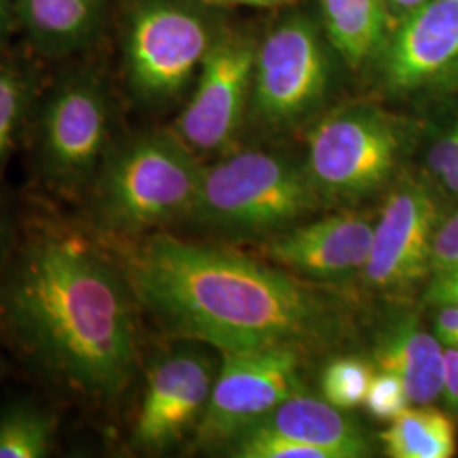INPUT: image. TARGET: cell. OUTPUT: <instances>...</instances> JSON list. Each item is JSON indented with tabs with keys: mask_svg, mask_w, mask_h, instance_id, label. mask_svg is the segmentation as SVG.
<instances>
[{
	"mask_svg": "<svg viewBox=\"0 0 458 458\" xmlns=\"http://www.w3.org/2000/svg\"><path fill=\"white\" fill-rule=\"evenodd\" d=\"M96 238L56 221L17 236L0 272V333L36 376L113 406L138 370V301Z\"/></svg>",
	"mask_w": 458,
	"mask_h": 458,
	"instance_id": "1",
	"label": "cell"
},
{
	"mask_svg": "<svg viewBox=\"0 0 458 458\" xmlns=\"http://www.w3.org/2000/svg\"><path fill=\"white\" fill-rule=\"evenodd\" d=\"M123 245L140 310L174 340L219 353L287 346L304 355L344 335L342 306L277 265L168 233Z\"/></svg>",
	"mask_w": 458,
	"mask_h": 458,
	"instance_id": "2",
	"label": "cell"
},
{
	"mask_svg": "<svg viewBox=\"0 0 458 458\" xmlns=\"http://www.w3.org/2000/svg\"><path fill=\"white\" fill-rule=\"evenodd\" d=\"M202 165L174 131L147 132L109 148L82 199L92 233L132 242L185 219Z\"/></svg>",
	"mask_w": 458,
	"mask_h": 458,
	"instance_id": "3",
	"label": "cell"
},
{
	"mask_svg": "<svg viewBox=\"0 0 458 458\" xmlns=\"http://www.w3.org/2000/svg\"><path fill=\"white\" fill-rule=\"evenodd\" d=\"M323 204L306 168L263 151H242L202 166L183 221L229 240L272 238Z\"/></svg>",
	"mask_w": 458,
	"mask_h": 458,
	"instance_id": "4",
	"label": "cell"
},
{
	"mask_svg": "<svg viewBox=\"0 0 458 458\" xmlns=\"http://www.w3.org/2000/svg\"><path fill=\"white\" fill-rule=\"evenodd\" d=\"M113 131V98L96 66L65 70L43 89L28 136L33 172L51 196L82 202L98 175Z\"/></svg>",
	"mask_w": 458,
	"mask_h": 458,
	"instance_id": "5",
	"label": "cell"
},
{
	"mask_svg": "<svg viewBox=\"0 0 458 458\" xmlns=\"http://www.w3.org/2000/svg\"><path fill=\"white\" fill-rule=\"evenodd\" d=\"M197 0H138L126 21L123 56L134 98L165 104L179 98L213 45Z\"/></svg>",
	"mask_w": 458,
	"mask_h": 458,
	"instance_id": "6",
	"label": "cell"
},
{
	"mask_svg": "<svg viewBox=\"0 0 458 458\" xmlns=\"http://www.w3.org/2000/svg\"><path fill=\"white\" fill-rule=\"evenodd\" d=\"M401 153L403 134L394 119L372 107H352L312 130L306 172L323 200L359 202L393 179Z\"/></svg>",
	"mask_w": 458,
	"mask_h": 458,
	"instance_id": "7",
	"label": "cell"
},
{
	"mask_svg": "<svg viewBox=\"0 0 458 458\" xmlns=\"http://www.w3.org/2000/svg\"><path fill=\"white\" fill-rule=\"evenodd\" d=\"M221 365L194 433L199 450L228 446L280 403L302 389V353L287 346L221 353Z\"/></svg>",
	"mask_w": 458,
	"mask_h": 458,
	"instance_id": "8",
	"label": "cell"
},
{
	"mask_svg": "<svg viewBox=\"0 0 458 458\" xmlns=\"http://www.w3.org/2000/svg\"><path fill=\"white\" fill-rule=\"evenodd\" d=\"M440 204L425 182H397L376 219L372 248L361 272L367 287L382 294H401L431 276Z\"/></svg>",
	"mask_w": 458,
	"mask_h": 458,
	"instance_id": "9",
	"label": "cell"
},
{
	"mask_svg": "<svg viewBox=\"0 0 458 458\" xmlns=\"http://www.w3.org/2000/svg\"><path fill=\"white\" fill-rule=\"evenodd\" d=\"M216 374L213 359L191 344L177 346L153 361L132 428V448L164 454L194 435Z\"/></svg>",
	"mask_w": 458,
	"mask_h": 458,
	"instance_id": "10",
	"label": "cell"
},
{
	"mask_svg": "<svg viewBox=\"0 0 458 458\" xmlns=\"http://www.w3.org/2000/svg\"><path fill=\"white\" fill-rule=\"evenodd\" d=\"M257 49L251 39L238 34L214 36L194 94L172 130L196 155L217 151L234 138L253 83Z\"/></svg>",
	"mask_w": 458,
	"mask_h": 458,
	"instance_id": "11",
	"label": "cell"
},
{
	"mask_svg": "<svg viewBox=\"0 0 458 458\" xmlns=\"http://www.w3.org/2000/svg\"><path fill=\"white\" fill-rule=\"evenodd\" d=\"M327 60L311 24L293 19L267 36L257 49L253 106L272 124L291 123L321 100L327 85Z\"/></svg>",
	"mask_w": 458,
	"mask_h": 458,
	"instance_id": "12",
	"label": "cell"
},
{
	"mask_svg": "<svg viewBox=\"0 0 458 458\" xmlns=\"http://www.w3.org/2000/svg\"><path fill=\"white\" fill-rule=\"evenodd\" d=\"M376 219L357 211L294 225L263 246L265 257L295 277L344 282L361 276L372 248Z\"/></svg>",
	"mask_w": 458,
	"mask_h": 458,
	"instance_id": "13",
	"label": "cell"
},
{
	"mask_svg": "<svg viewBox=\"0 0 458 458\" xmlns=\"http://www.w3.org/2000/svg\"><path fill=\"white\" fill-rule=\"evenodd\" d=\"M458 58V0H428L401 22L386 51V82L411 90Z\"/></svg>",
	"mask_w": 458,
	"mask_h": 458,
	"instance_id": "14",
	"label": "cell"
},
{
	"mask_svg": "<svg viewBox=\"0 0 458 458\" xmlns=\"http://www.w3.org/2000/svg\"><path fill=\"white\" fill-rule=\"evenodd\" d=\"M374 365L401 378L411 404H431L442 397L445 346L414 314H404L377 336Z\"/></svg>",
	"mask_w": 458,
	"mask_h": 458,
	"instance_id": "15",
	"label": "cell"
},
{
	"mask_svg": "<svg viewBox=\"0 0 458 458\" xmlns=\"http://www.w3.org/2000/svg\"><path fill=\"white\" fill-rule=\"evenodd\" d=\"M255 425L312 446L327 458L372 455V446L359 426L327 399L314 397L304 389L280 403Z\"/></svg>",
	"mask_w": 458,
	"mask_h": 458,
	"instance_id": "16",
	"label": "cell"
},
{
	"mask_svg": "<svg viewBox=\"0 0 458 458\" xmlns=\"http://www.w3.org/2000/svg\"><path fill=\"white\" fill-rule=\"evenodd\" d=\"M109 0H14L17 24L41 56L66 58L90 48Z\"/></svg>",
	"mask_w": 458,
	"mask_h": 458,
	"instance_id": "17",
	"label": "cell"
},
{
	"mask_svg": "<svg viewBox=\"0 0 458 458\" xmlns=\"http://www.w3.org/2000/svg\"><path fill=\"white\" fill-rule=\"evenodd\" d=\"M329 39L352 68H360L384 45L391 11L386 0H321Z\"/></svg>",
	"mask_w": 458,
	"mask_h": 458,
	"instance_id": "18",
	"label": "cell"
},
{
	"mask_svg": "<svg viewBox=\"0 0 458 458\" xmlns=\"http://www.w3.org/2000/svg\"><path fill=\"white\" fill-rule=\"evenodd\" d=\"M380 442L387 457L452 458L458 448L457 425L448 412L416 404L394 418Z\"/></svg>",
	"mask_w": 458,
	"mask_h": 458,
	"instance_id": "19",
	"label": "cell"
},
{
	"mask_svg": "<svg viewBox=\"0 0 458 458\" xmlns=\"http://www.w3.org/2000/svg\"><path fill=\"white\" fill-rule=\"evenodd\" d=\"M43 89L41 77L30 62L0 56V179L30 132Z\"/></svg>",
	"mask_w": 458,
	"mask_h": 458,
	"instance_id": "20",
	"label": "cell"
},
{
	"mask_svg": "<svg viewBox=\"0 0 458 458\" xmlns=\"http://www.w3.org/2000/svg\"><path fill=\"white\" fill-rule=\"evenodd\" d=\"M58 431L55 412L30 401L0 411V458L48 457Z\"/></svg>",
	"mask_w": 458,
	"mask_h": 458,
	"instance_id": "21",
	"label": "cell"
},
{
	"mask_svg": "<svg viewBox=\"0 0 458 458\" xmlns=\"http://www.w3.org/2000/svg\"><path fill=\"white\" fill-rule=\"evenodd\" d=\"M374 377V365L355 355L327 361L321 374V391L329 404L348 411L361 406Z\"/></svg>",
	"mask_w": 458,
	"mask_h": 458,
	"instance_id": "22",
	"label": "cell"
},
{
	"mask_svg": "<svg viewBox=\"0 0 458 458\" xmlns=\"http://www.w3.org/2000/svg\"><path fill=\"white\" fill-rule=\"evenodd\" d=\"M410 395L401 378L391 372L380 370L374 374L363 406L380 421H393L406 408H410Z\"/></svg>",
	"mask_w": 458,
	"mask_h": 458,
	"instance_id": "23",
	"label": "cell"
},
{
	"mask_svg": "<svg viewBox=\"0 0 458 458\" xmlns=\"http://www.w3.org/2000/svg\"><path fill=\"white\" fill-rule=\"evenodd\" d=\"M458 265V211L440 221L431 253V276Z\"/></svg>",
	"mask_w": 458,
	"mask_h": 458,
	"instance_id": "24",
	"label": "cell"
},
{
	"mask_svg": "<svg viewBox=\"0 0 458 458\" xmlns=\"http://www.w3.org/2000/svg\"><path fill=\"white\" fill-rule=\"evenodd\" d=\"M458 166V123L442 136L428 153V168L437 177L442 179Z\"/></svg>",
	"mask_w": 458,
	"mask_h": 458,
	"instance_id": "25",
	"label": "cell"
},
{
	"mask_svg": "<svg viewBox=\"0 0 458 458\" xmlns=\"http://www.w3.org/2000/svg\"><path fill=\"white\" fill-rule=\"evenodd\" d=\"M423 302L428 306L458 308V270L433 274L426 285Z\"/></svg>",
	"mask_w": 458,
	"mask_h": 458,
	"instance_id": "26",
	"label": "cell"
},
{
	"mask_svg": "<svg viewBox=\"0 0 458 458\" xmlns=\"http://www.w3.org/2000/svg\"><path fill=\"white\" fill-rule=\"evenodd\" d=\"M19 233L16 231L14 211L9 202V197L0 191V272L9 260Z\"/></svg>",
	"mask_w": 458,
	"mask_h": 458,
	"instance_id": "27",
	"label": "cell"
},
{
	"mask_svg": "<svg viewBox=\"0 0 458 458\" xmlns=\"http://www.w3.org/2000/svg\"><path fill=\"white\" fill-rule=\"evenodd\" d=\"M433 335L445 348H454L458 340V308L442 306L435 316Z\"/></svg>",
	"mask_w": 458,
	"mask_h": 458,
	"instance_id": "28",
	"label": "cell"
},
{
	"mask_svg": "<svg viewBox=\"0 0 458 458\" xmlns=\"http://www.w3.org/2000/svg\"><path fill=\"white\" fill-rule=\"evenodd\" d=\"M445 387L442 397L448 408L458 412V350L445 348Z\"/></svg>",
	"mask_w": 458,
	"mask_h": 458,
	"instance_id": "29",
	"label": "cell"
},
{
	"mask_svg": "<svg viewBox=\"0 0 458 458\" xmlns=\"http://www.w3.org/2000/svg\"><path fill=\"white\" fill-rule=\"evenodd\" d=\"M14 24H17L14 0H0V56H4Z\"/></svg>",
	"mask_w": 458,
	"mask_h": 458,
	"instance_id": "30",
	"label": "cell"
},
{
	"mask_svg": "<svg viewBox=\"0 0 458 458\" xmlns=\"http://www.w3.org/2000/svg\"><path fill=\"white\" fill-rule=\"evenodd\" d=\"M204 5H214V7H223V5H253V7H276L282 4H289L294 0H200Z\"/></svg>",
	"mask_w": 458,
	"mask_h": 458,
	"instance_id": "31",
	"label": "cell"
},
{
	"mask_svg": "<svg viewBox=\"0 0 458 458\" xmlns=\"http://www.w3.org/2000/svg\"><path fill=\"white\" fill-rule=\"evenodd\" d=\"M428 0H386L389 11H391V16L393 13H399L401 17L410 14L411 11L418 9L420 5H423Z\"/></svg>",
	"mask_w": 458,
	"mask_h": 458,
	"instance_id": "32",
	"label": "cell"
},
{
	"mask_svg": "<svg viewBox=\"0 0 458 458\" xmlns=\"http://www.w3.org/2000/svg\"><path fill=\"white\" fill-rule=\"evenodd\" d=\"M440 182H442L443 187H445L448 192L458 196V166L457 168H454L450 174H446L445 177H442Z\"/></svg>",
	"mask_w": 458,
	"mask_h": 458,
	"instance_id": "33",
	"label": "cell"
},
{
	"mask_svg": "<svg viewBox=\"0 0 458 458\" xmlns=\"http://www.w3.org/2000/svg\"><path fill=\"white\" fill-rule=\"evenodd\" d=\"M2 372H4V363H2V357H0V376H2Z\"/></svg>",
	"mask_w": 458,
	"mask_h": 458,
	"instance_id": "34",
	"label": "cell"
},
{
	"mask_svg": "<svg viewBox=\"0 0 458 458\" xmlns=\"http://www.w3.org/2000/svg\"><path fill=\"white\" fill-rule=\"evenodd\" d=\"M454 350H458V340H457V344H455V346H454Z\"/></svg>",
	"mask_w": 458,
	"mask_h": 458,
	"instance_id": "35",
	"label": "cell"
},
{
	"mask_svg": "<svg viewBox=\"0 0 458 458\" xmlns=\"http://www.w3.org/2000/svg\"><path fill=\"white\" fill-rule=\"evenodd\" d=\"M452 270H458V265L455 267V268H452ZM445 272H446V270H445Z\"/></svg>",
	"mask_w": 458,
	"mask_h": 458,
	"instance_id": "36",
	"label": "cell"
}]
</instances>
